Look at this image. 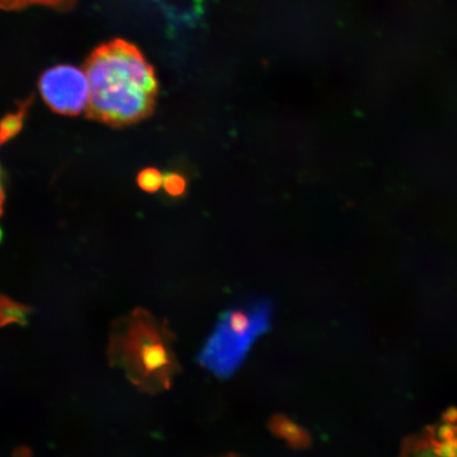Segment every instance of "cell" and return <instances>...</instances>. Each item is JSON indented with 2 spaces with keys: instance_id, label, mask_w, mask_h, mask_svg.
Returning <instances> with one entry per match:
<instances>
[{
  "instance_id": "6da1fadb",
  "label": "cell",
  "mask_w": 457,
  "mask_h": 457,
  "mask_svg": "<svg viewBox=\"0 0 457 457\" xmlns=\"http://www.w3.org/2000/svg\"><path fill=\"white\" fill-rule=\"evenodd\" d=\"M87 116L122 128L151 116L158 82L153 66L135 45L121 38L96 47L85 62Z\"/></svg>"
},
{
  "instance_id": "7a4b0ae2",
  "label": "cell",
  "mask_w": 457,
  "mask_h": 457,
  "mask_svg": "<svg viewBox=\"0 0 457 457\" xmlns=\"http://www.w3.org/2000/svg\"><path fill=\"white\" fill-rule=\"evenodd\" d=\"M173 339L167 323L137 310L120 320L112 330L110 357L112 364L122 368L128 378L143 391L169 390L179 371L171 346Z\"/></svg>"
},
{
  "instance_id": "3957f363",
  "label": "cell",
  "mask_w": 457,
  "mask_h": 457,
  "mask_svg": "<svg viewBox=\"0 0 457 457\" xmlns=\"http://www.w3.org/2000/svg\"><path fill=\"white\" fill-rule=\"evenodd\" d=\"M273 305L270 299L255 298L228 308L205 340L197 362L217 378L237 373L254 343L270 330Z\"/></svg>"
},
{
  "instance_id": "277c9868",
  "label": "cell",
  "mask_w": 457,
  "mask_h": 457,
  "mask_svg": "<svg viewBox=\"0 0 457 457\" xmlns=\"http://www.w3.org/2000/svg\"><path fill=\"white\" fill-rule=\"evenodd\" d=\"M43 99L54 112L77 116L87 108L89 85L84 71L60 65L46 71L39 79Z\"/></svg>"
},
{
  "instance_id": "5b68a950",
  "label": "cell",
  "mask_w": 457,
  "mask_h": 457,
  "mask_svg": "<svg viewBox=\"0 0 457 457\" xmlns=\"http://www.w3.org/2000/svg\"><path fill=\"white\" fill-rule=\"evenodd\" d=\"M268 428L274 436L287 443L295 450H306L312 447V437L306 430L289 417L283 414L273 415Z\"/></svg>"
},
{
  "instance_id": "8992f818",
  "label": "cell",
  "mask_w": 457,
  "mask_h": 457,
  "mask_svg": "<svg viewBox=\"0 0 457 457\" xmlns=\"http://www.w3.org/2000/svg\"><path fill=\"white\" fill-rule=\"evenodd\" d=\"M31 312L30 307L0 295V328L13 324L25 327Z\"/></svg>"
},
{
  "instance_id": "52a82bcc",
  "label": "cell",
  "mask_w": 457,
  "mask_h": 457,
  "mask_svg": "<svg viewBox=\"0 0 457 457\" xmlns=\"http://www.w3.org/2000/svg\"><path fill=\"white\" fill-rule=\"evenodd\" d=\"M78 0H0V9L16 11L31 7H44L57 11H70Z\"/></svg>"
},
{
  "instance_id": "ba28073f",
  "label": "cell",
  "mask_w": 457,
  "mask_h": 457,
  "mask_svg": "<svg viewBox=\"0 0 457 457\" xmlns=\"http://www.w3.org/2000/svg\"><path fill=\"white\" fill-rule=\"evenodd\" d=\"M28 105L29 102L24 103L19 112L8 113L7 116L0 120V146L14 138L24 127Z\"/></svg>"
},
{
  "instance_id": "9c48e42d",
  "label": "cell",
  "mask_w": 457,
  "mask_h": 457,
  "mask_svg": "<svg viewBox=\"0 0 457 457\" xmlns=\"http://www.w3.org/2000/svg\"><path fill=\"white\" fill-rule=\"evenodd\" d=\"M139 187L142 190L148 193H154L159 190L163 185V176L156 169H145L138 175Z\"/></svg>"
},
{
  "instance_id": "30bf717a",
  "label": "cell",
  "mask_w": 457,
  "mask_h": 457,
  "mask_svg": "<svg viewBox=\"0 0 457 457\" xmlns=\"http://www.w3.org/2000/svg\"><path fill=\"white\" fill-rule=\"evenodd\" d=\"M163 187L170 196H180L186 192L187 181L179 174L168 173L163 176Z\"/></svg>"
},
{
  "instance_id": "8fae6325",
  "label": "cell",
  "mask_w": 457,
  "mask_h": 457,
  "mask_svg": "<svg viewBox=\"0 0 457 457\" xmlns=\"http://www.w3.org/2000/svg\"><path fill=\"white\" fill-rule=\"evenodd\" d=\"M457 428L449 422H445L444 425L438 428L437 436L441 442L453 441L456 438Z\"/></svg>"
},
{
  "instance_id": "7c38bea8",
  "label": "cell",
  "mask_w": 457,
  "mask_h": 457,
  "mask_svg": "<svg viewBox=\"0 0 457 457\" xmlns=\"http://www.w3.org/2000/svg\"><path fill=\"white\" fill-rule=\"evenodd\" d=\"M444 420L445 422H449V424H456L457 422V409L456 408H449L445 411L444 414Z\"/></svg>"
},
{
  "instance_id": "4fadbf2b",
  "label": "cell",
  "mask_w": 457,
  "mask_h": 457,
  "mask_svg": "<svg viewBox=\"0 0 457 457\" xmlns=\"http://www.w3.org/2000/svg\"><path fill=\"white\" fill-rule=\"evenodd\" d=\"M14 457H32V453L28 448L21 447L15 451Z\"/></svg>"
},
{
  "instance_id": "5bb4252c",
  "label": "cell",
  "mask_w": 457,
  "mask_h": 457,
  "mask_svg": "<svg viewBox=\"0 0 457 457\" xmlns=\"http://www.w3.org/2000/svg\"><path fill=\"white\" fill-rule=\"evenodd\" d=\"M4 203V192L2 186V176H0V215L3 213V207Z\"/></svg>"
},
{
  "instance_id": "9a60e30c",
  "label": "cell",
  "mask_w": 457,
  "mask_h": 457,
  "mask_svg": "<svg viewBox=\"0 0 457 457\" xmlns=\"http://www.w3.org/2000/svg\"><path fill=\"white\" fill-rule=\"evenodd\" d=\"M219 457H241V456H237V455H234V454H227V455H221Z\"/></svg>"
},
{
  "instance_id": "2e32d148",
  "label": "cell",
  "mask_w": 457,
  "mask_h": 457,
  "mask_svg": "<svg viewBox=\"0 0 457 457\" xmlns=\"http://www.w3.org/2000/svg\"><path fill=\"white\" fill-rule=\"evenodd\" d=\"M2 238H3V231H2V228H0V242H2Z\"/></svg>"
}]
</instances>
